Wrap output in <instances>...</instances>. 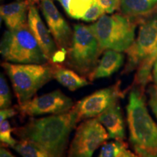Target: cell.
<instances>
[{"label": "cell", "instance_id": "cell-13", "mask_svg": "<svg viewBox=\"0 0 157 157\" xmlns=\"http://www.w3.org/2000/svg\"><path fill=\"white\" fill-rule=\"evenodd\" d=\"M29 0L16 1L1 6V18L8 30H15L27 24L29 10L30 7Z\"/></svg>", "mask_w": 157, "mask_h": 157}, {"label": "cell", "instance_id": "cell-3", "mask_svg": "<svg viewBox=\"0 0 157 157\" xmlns=\"http://www.w3.org/2000/svg\"><path fill=\"white\" fill-rule=\"evenodd\" d=\"M10 79L18 104L29 101L52 78L54 64L47 63H2Z\"/></svg>", "mask_w": 157, "mask_h": 157}, {"label": "cell", "instance_id": "cell-1", "mask_svg": "<svg viewBox=\"0 0 157 157\" xmlns=\"http://www.w3.org/2000/svg\"><path fill=\"white\" fill-rule=\"evenodd\" d=\"M78 122L77 113L73 107L64 113L31 118L13 132L20 140L40 147L50 157H66L70 135Z\"/></svg>", "mask_w": 157, "mask_h": 157}, {"label": "cell", "instance_id": "cell-27", "mask_svg": "<svg viewBox=\"0 0 157 157\" xmlns=\"http://www.w3.org/2000/svg\"><path fill=\"white\" fill-rule=\"evenodd\" d=\"M17 112H18L17 110L13 109V108L1 109V111H0V121L7 120L9 118L14 117Z\"/></svg>", "mask_w": 157, "mask_h": 157}, {"label": "cell", "instance_id": "cell-28", "mask_svg": "<svg viewBox=\"0 0 157 157\" xmlns=\"http://www.w3.org/2000/svg\"><path fill=\"white\" fill-rule=\"evenodd\" d=\"M57 1H58V2L61 5L65 12H66V13L68 15V13H69L70 0H57Z\"/></svg>", "mask_w": 157, "mask_h": 157}, {"label": "cell", "instance_id": "cell-22", "mask_svg": "<svg viewBox=\"0 0 157 157\" xmlns=\"http://www.w3.org/2000/svg\"><path fill=\"white\" fill-rule=\"evenodd\" d=\"M10 123L9 121L4 120L0 124V140L4 145L7 146H10L12 148L15 146L17 141L12 137V132H13Z\"/></svg>", "mask_w": 157, "mask_h": 157}, {"label": "cell", "instance_id": "cell-19", "mask_svg": "<svg viewBox=\"0 0 157 157\" xmlns=\"http://www.w3.org/2000/svg\"><path fill=\"white\" fill-rule=\"evenodd\" d=\"M98 157H138L128 150L127 145L123 140L104 143Z\"/></svg>", "mask_w": 157, "mask_h": 157}, {"label": "cell", "instance_id": "cell-8", "mask_svg": "<svg viewBox=\"0 0 157 157\" xmlns=\"http://www.w3.org/2000/svg\"><path fill=\"white\" fill-rule=\"evenodd\" d=\"M109 138L105 128L97 118H90L76 129L67 157H92Z\"/></svg>", "mask_w": 157, "mask_h": 157}, {"label": "cell", "instance_id": "cell-16", "mask_svg": "<svg viewBox=\"0 0 157 157\" xmlns=\"http://www.w3.org/2000/svg\"><path fill=\"white\" fill-rule=\"evenodd\" d=\"M123 15L140 21L157 11V0H120Z\"/></svg>", "mask_w": 157, "mask_h": 157}, {"label": "cell", "instance_id": "cell-21", "mask_svg": "<svg viewBox=\"0 0 157 157\" xmlns=\"http://www.w3.org/2000/svg\"><path fill=\"white\" fill-rule=\"evenodd\" d=\"M94 0H70L68 16L74 19L82 18L92 5Z\"/></svg>", "mask_w": 157, "mask_h": 157}, {"label": "cell", "instance_id": "cell-18", "mask_svg": "<svg viewBox=\"0 0 157 157\" xmlns=\"http://www.w3.org/2000/svg\"><path fill=\"white\" fill-rule=\"evenodd\" d=\"M157 58V48L155 50L148 58L145 59L141 63L135 75L134 80V85L140 88L143 91L147 84L150 82L151 76V70L155 60Z\"/></svg>", "mask_w": 157, "mask_h": 157}, {"label": "cell", "instance_id": "cell-15", "mask_svg": "<svg viewBox=\"0 0 157 157\" xmlns=\"http://www.w3.org/2000/svg\"><path fill=\"white\" fill-rule=\"evenodd\" d=\"M124 56L121 52L106 50L96 66L94 71L88 78L90 81L98 78L109 77L119 70L124 63Z\"/></svg>", "mask_w": 157, "mask_h": 157}, {"label": "cell", "instance_id": "cell-10", "mask_svg": "<svg viewBox=\"0 0 157 157\" xmlns=\"http://www.w3.org/2000/svg\"><path fill=\"white\" fill-rule=\"evenodd\" d=\"M123 97L124 92L121 91L119 82L86 96L74 105L78 121L97 117Z\"/></svg>", "mask_w": 157, "mask_h": 157}, {"label": "cell", "instance_id": "cell-14", "mask_svg": "<svg viewBox=\"0 0 157 157\" xmlns=\"http://www.w3.org/2000/svg\"><path fill=\"white\" fill-rule=\"evenodd\" d=\"M96 118L108 131L110 138L119 140L124 139V121L119 102L110 106Z\"/></svg>", "mask_w": 157, "mask_h": 157}, {"label": "cell", "instance_id": "cell-7", "mask_svg": "<svg viewBox=\"0 0 157 157\" xmlns=\"http://www.w3.org/2000/svg\"><path fill=\"white\" fill-rule=\"evenodd\" d=\"M140 24L137 39L126 51L127 60L123 74L138 68L157 48V11L143 18Z\"/></svg>", "mask_w": 157, "mask_h": 157}, {"label": "cell", "instance_id": "cell-9", "mask_svg": "<svg viewBox=\"0 0 157 157\" xmlns=\"http://www.w3.org/2000/svg\"><path fill=\"white\" fill-rule=\"evenodd\" d=\"M74 105L71 98L60 90H55L18 104L16 109L23 117H34L39 115H56L68 112Z\"/></svg>", "mask_w": 157, "mask_h": 157}, {"label": "cell", "instance_id": "cell-6", "mask_svg": "<svg viewBox=\"0 0 157 157\" xmlns=\"http://www.w3.org/2000/svg\"><path fill=\"white\" fill-rule=\"evenodd\" d=\"M0 52L5 60L14 63H49L28 23L15 30L5 31L2 38Z\"/></svg>", "mask_w": 157, "mask_h": 157}, {"label": "cell", "instance_id": "cell-5", "mask_svg": "<svg viewBox=\"0 0 157 157\" xmlns=\"http://www.w3.org/2000/svg\"><path fill=\"white\" fill-rule=\"evenodd\" d=\"M102 51L90 25H74L71 44L66 59L68 67L88 78L95 69Z\"/></svg>", "mask_w": 157, "mask_h": 157}, {"label": "cell", "instance_id": "cell-26", "mask_svg": "<svg viewBox=\"0 0 157 157\" xmlns=\"http://www.w3.org/2000/svg\"><path fill=\"white\" fill-rule=\"evenodd\" d=\"M147 93L148 95V104L157 119V85H151Z\"/></svg>", "mask_w": 157, "mask_h": 157}, {"label": "cell", "instance_id": "cell-17", "mask_svg": "<svg viewBox=\"0 0 157 157\" xmlns=\"http://www.w3.org/2000/svg\"><path fill=\"white\" fill-rule=\"evenodd\" d=\"M54 78L71 91H74L90 84L87 78L75 71L62 67L58 64H54Z\"/></svg>", "mask_w": 157, "mask_h": 157}, {"label": "cell", "instance_id": "cell-24", "mask_svg": "<svg viewBox=\"0 0 157 157\" xmlns=\"http://www.w3.org/2000/svg\"><path fill=\"white\" fill-rule=\"evenodd\" d=\"M105 12L102 9L101 6L94 2V3L90 7L89 10L86 12L85 14L82 17V20L86 22H92L97 21L104 15Z\"/></svg>", "mask_w": 157, "mask_h": 157}, {"label": "cell", "instance_id": "cell-23", "mask_svg": "<svg viewBox=\"0 0 157 157\" xmlns=\"http://www.w3.org/2000/svg\"><path fill=\"white\" fill-rule=\"evenodd\" d=\"M12 104L10 87L5 76L1 74L0 77V108L1 109L10 108Z\"/></svg>", "mask_w": 157, "mask_h": 157}, {"label": "cell", "instance_id": "cell-2", "mask_svg": "<svg viewBox=\"0 0 157 157\" xmlns=\"http://www.w3.org/2000/svg\"><path fill=\"white\" fill-rule=\"evenodd\" d=\"M127 121L129 142L138 157H157V124L149 114L143 91L135 87L129 95Z\"/></svg>", "mask_w": 157, "mask_h": 157}, {"label": "cell", "instance_id": "cell-30", "mask_svg": "<svg viewBox=\"0 0 157 157\" xmlns=\"http://www.w3.org/2000/svg\"><path fill=\"white\" fill-rule=\"evenodd\" d=\"M152 69H153V72H152L153 80H154L155 84L157 85V58L156 60H155Z\"/></svg>", "mask_w": 157, "mask_h": 157}, {"label": "cell", "instance_id": "cell-20", "mask_svg": "<svg viewBox=\"0 0 157 157\" xmlns=\"http://www.w3.org/2000/svg\"><path fill=\"white\" fill-rule=\"evenodd\" d=\"M13 148L23 157H50L42 148L28 140H20Z\"/></svg>", "mask_w": 157, "mask_h": 157}, {"label": "cell", "instance_id": "cell-31", "mask_svg": "<svg viewBox=\"0 0 157 157\" xmlns=\"http://www.w3.org/2000/svg\"><path fill=\"white\" fill-rule=\"evenodd\" d=\"M30 2H38L39 0H29Z\"/></svg>", "mask_w": 157, "mask_h": 157}, {"label": "cell", "instance_id": "cell-4", "mask_svg": "<svg viewBox=\"0 0 157 157\" xmlns=\"http://www.w3.org/2000/svg\"><path fill=\"white\" fill-rule=\"evenodd\" d=\"M138 21L121 14L103 15L90 25L101 48L126 52L135 42Z\"/></svg>", "mask_w": 157, "mask_h": 157}, {"label": "cell", "instance_id": "cell-25", "mask_svg": "<svg viewBox=\"0 0 157 157\" xmlns=\"http://www.w3.org/2000/svg\"><path fill=\"white\" fill-rule=\"evenodd\" d=\"M105 13H112L120 7V0H94Z\"/></svg>", "mask_w": 157, "mask_h": 157}, {"label": "cell", "instance_id": "cell-11", "mask_svg": "<svg viewBox=\"0 0 157 157\" xmlns=\"http://www.w3.org/2000/svg\"><path fill=\"white\" fill-rule=\"evenodd\" d=\"M41 8L58 49L68 51L73 36V31L68 23L57 9L52 0H42Z\"/></svg>", "mask_w": 157, "mask_h": 157}, {"label": "cell", "instance_id": "cell-12", "mask_svg": "<svg viewBox=\"0 0 157 157\" xmlns=\"http://www.w3.org/2000/svg\"><path fill=\"white\" fill-rule=\"evenodd\" d=\"M28 25L37 42L44 52L48 62L52 63V60L57 52V45L50 31L42 21L36 7L31 5L29 10Z\"/></svg>", "mask_w": 157, "mask_h": 157}, {"label": "cell", "instance_id": "cell-29", "mask_svg": "<svg viewBox=\"0 0 157 157\" xmlns=\"http://www.w3.org/2000/svg\"><path fill=\"white\" fill-rule=\"evenodd\" d=\"M0 157H15L12 154L11 152H10L7 149H6L5 147L2 146L0 149Z\"/></svg>", "mask_w": 157, "mask_h": 157}]
</instances>
